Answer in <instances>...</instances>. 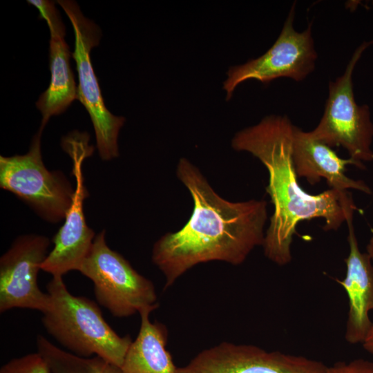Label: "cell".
<instances>
[{
  "label": "cell",
  "instance_id": "1",
  "mask_svg": "<svg viewBox=\"0 0 373 373\" xmlns=\"http://www.w3.org/2000/svg\"><path fill=\"white\" fill-rule=\"evenodd\" d=\"M176 173L191 193L193 209L181 229L164 234L153 245L151 259L165 277L164 289L200 263L242 264L262 245L267 220L266 201L222 198L187 159H180Z\"/></svg>",
  "mask_w": 373,
  "mask_h": 373
},
{
  "label": "cell",
  "instance_id": "2",
  "mask_svg": "<svg viewBox=\"0 0 373 373\" xmlns=\"http://www.w3.org/2000/svg\"><path fill=\"white\" fill-rule=\"evenodd\" d=\"M294 126L285 115H269L238 131L231 141L235 150L250 153L268 171L266 190L274 212L262 246L265 256L280 266L291 260V245L300 221L322 218L325 231H336L359 210L347 191L311 195L300 187L292 160Z\"/></svg>",
  "mask_w": 373,
  "mask_h": 373
},
{
  "label": "cell",
  "instance_id": "3",
  "mask_svg": "<svg viewBox=\"0 0 373 373\" xmlns=\"http://www.w3.org/2000/svg\"><path fill=\"white\" fill-rule=\"evenodd\" d=\"M46 289L50 306L41 321L48 333L76 355L95 354L121 367L131 338L119 336L94 301L73 295L62 276H52Z\"/></svg>",
  "mask_w": 373,
  "mask_h": 373
},
{
  "label": "cell",
  "instance_id": "4",
  "mask_svg": "<svg viewBox=\"0 0 373 373\" xmlns=\"http://www.w3.org/2000/svg\"><path fill=\"white\" fill-rule=\"evenodd\" d=\"M373 40L363 41L354 52L344 73L329 84L323 117L310 136L329 147L342 146L350 158L363 164L373 160V123L367 105L355 101L352 75L363 52Z\"/></svg>",
  "mask_w": 373,
  "mask_h": 373
},
{
  "label": "cell",
  "instance_id": "5",
  "mask_svg": "<svg viewBox=\"0 0 373 373\" xmlns=\"http://www.w3.org/2000/svg\"><path fill=\"white\" fill-rule=\"evenodd\" d=\"M78 271L93 282L97 302L114 316L127 317L159 307L153 282L107 245L105 230L95 236Z\"/></svg>",
  "mask_w": 373,
  "mask_h": 373
},
{
  "label": "cell",
  "instance_id": "6",
  "mask_svg": "<svg viewBox=\"0 0 373 373\" xmlns=\"http://www.w3.org/2000/svg\"><path fill=\"white\" fill-rule=\"evenodd\" d=\"M39 129L24 155L0 156V187L28 204L44 220H64L75 189L59 171H48L42 160Z\"/></svg>",
  "mask_w": 373,
  "mask_h": 373
},
{
  "label": "cell",
  "instance_id": "7",
  "mask_svg": "<svg viewBox=\"0 0 373 373\" xmlns=\"http://www.w3.org/2000/svg\"><path fill=\"white\" fill-rule=\"evenodd\" d=\"M57 2L68 17L75 35L72 57L76 63L79 81L77 99L90 115L100 157L103 160H111L119 156L117 138L125 118L113 115L105 106L91 62L90 51L98 46L102 31L93 21L84 16L75 1L59 0Z\"/></svg>",
  "mask_w": 373,
  "mask_h": 373
},
{
  "label": "cell",
  "instance_id": "8",
  "mask_svg": "<svg viewBox=\"0 0 373 373\" xmlns=\"http://www.w3.org/2000/svg\"><path fill=\"white\" fill-rule=\"evenodd\" d=\"M88 140L89 135L86 133L75 131L61 141L63 149L73 161L75 187L64 223L52 239L54 248L41 265V270L52 276H62L70 271H78L89 254L95 237L94 231L87 225L84 213V201L88 191L84 185L82 165L84 160L94 151Z\"/></svg>",
  "mask_w": 373,
  "mask_h": 373
},
{
  "label": "cell",
  "instance_id": "9",
  "mask_svg": "<svg viewBox=\"0 0 373 373\" xmlns=\"http://www.w3.org/2000/svg\"><path fill=\"white\" fill-rule=\"evenodd\" d=\"M295 5L291 8L278 37L265 54L229 69L223 83L227 100L231 98L236 88L247 80L255 79L267 84L280 77H289L300 82L314 70L317 53L312 23L303 32L295 30Z\"/></svg>",
  "mask_w": 373,
  "mask_h": 373
},
{
  "label": "cell",
  "instance_id": "10",
  "mask_svg": "<svg viewBox=\"0 0 373 373\" xmlns=\"http://www.w3.org/2000/svg\"><path fill=\"white\" fill-rule=\"evenodd\" d=\"M327 369L305 356L222 342L198 353L178 373H327Z\"/></svg>",
  "mask_w": 373,
  "mask_h": 373
},
{
  "label": "cell",
  "instance_id": "11",
  "mask_svg": "<svg viewBox=\"0 0 373 373\" xmlns=\"http://www.w3.org/2000/svg\"><path fill=\"white\" fill-rule=\"evenodd\" d=\"M50 243L44 236H21L1 257V313L12 308L35 309L42 314L48 309L50 297L40 290L37 276Z\"/></svg>",
  "mask_w": 373,
  "mask_h": 373
},
{
  "label": "cell",
  "instance_id": "12",
  "mask_svg": "<svg viewBox=\"0 0 373 373\" xmlns=\"http://www.w3.org/2000/svg\"><path fill=\"white\" fill-rule=\"evenodd\" d=\"M28 3L39 12L50 31L49 66L50 82L39 96L36 106L41 115L39 129L44 130L52 116L58 115L77 99V88L70 66L72 56L64 37L65 26L55 2L48 0H30Z\"/></svg>",
  "mask_w": 373,
  "mask_h": 373
},
{
  "label": "cell",
  "instance_id": "13",
  "mask_svg": "<svg viewBox=\"0 0 373 373\" xmlns=\"http://www.w3.org/2000/svg\"><path fill=\"white\" fill-rule=\"evenodd\" d=\"M350 252L345 258L346 274L338 283L349 300L345 338L348 343H363L371 328L369 314L373 311V262L361 251L353 225V218L346 222Z\"/></svg>",
  "mask_w": 373,
  "mask_h": 373
},
{
  "label": "cell",
  "instance_id": "14",
  "mask_svg": "<svg viewBox=\"0 0 373 373\" xmlns=\"http://www.w3.org/2000/svg\"><path fill=\"white\" fill-rule=\"evenodd\" d=\"M292 160L298 177L305 178L311 184L326 180L330 189L338 191L356 189L367 194L372 191L363 180L347 177L346 166L365 169L363 164L349 158L342 159L331 147L312 138L309 132L294 126L292 140Z\"/></svg>",
  "mask_w": 373,
  "mask_h": 373
},
{
  "label": "cell",
  "instance_id": "15",
  "mask_svg": "<svg viewBox=\"0 0 373 373\" xmlns=\"http://www.w3.org/2000/svg\"><path fill=\"white\" fill-rule=\"evenodd\" d=\"M150 309L141 311V323L136 339L125 356L121 373H178L170 352L166 349L167 330L160 323H151Z\"/></svg>",
  "mask_w": 373,
  "mask_h": 373
},
{
  "label": "cell",
  "instance_id": "16",
  "mask_svg": "<svg viewBox=\"0 0 373 373\" xmlns=\"http://www.w3.org/2000/svg\"><path fill=\"white\" fill-rule=\"evenodd\" d=\"M37 347L50 373H121L120 367L100 356L84 358L69 353L43 336H37Z\"/></svg>",
  "mask_w": 373,
  "mask_h": 373
},
{
  "label": "cell",
  "instance_id": "17",
  "mask_svg": "<svg viewBox=\"0 0 373 373\" xmlns=\"http://www.w3.org/2000/svg\"><path fill=\"white\" fill-rule=\"evenodd\" d=\"M0 373H50V372L43 357L39 352H36L12 359L1 367Z\"/></svg>",
  "mask_w": 373,
  "mask_h": 373
},
{
  "label": "cell",
  "instance_id": "18",
  "mask_svg": "<svg viewBox=\"0 0 373 373\" xmlns=\"http://www.w3.org/2000/svg\"><path fill=\"white\" fill-rule=\"evenodd\" d=\"M327 373H373V362L363 358L338 362L328 367Z\"/></svg>",
  "mask_w": 373,
  "mask_h": 373
},
{
  "label": "cell",
  "instance_id": "19",
  "mask_svg": "<svg viewBox=\"0 0 373 373\" xmlns=\"http://www.w3.org/2000/svg\"><path fill=\"white\" fill-rule=\"evenodd\" d=\"M366 249L373 262V236L370 239ZM362 345L365 350L373 354V321L369 333Z\"/></svg>",
  "mask_w": 373,
  "mask_h": 373
}]
</instances>
